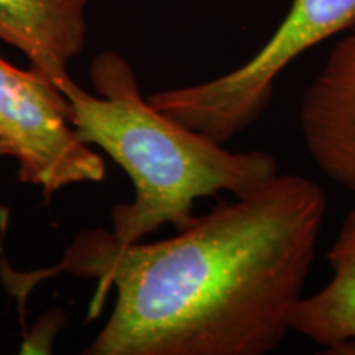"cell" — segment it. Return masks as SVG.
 Here are the masks:
<instances>
[{
    "label": "cell",
    "mask_w": 355,
    "mask_h": 355,
    "mask_svg": "<svg viewBox=\"0 0 355 355\" xmlns=\"http://www.w3.org/2000/svg\"><path fill=\"white\" fill-rule=\"evenodd\" d=\"M326 211L318 183L278 173L166 241L84 230L40 275L96 278L92 314L115 290L84 355H266L291 331Z\"/></svg>",
    "instance_id": "6da1fadb"
},
{
    "label": "cell",
    "mask_w": 355,
    "mask_h": 355,
    "mask_svg": "<svg viewBox=\"0 0 355 355\" xmlns=\"http://www.w3.org/2000/svg\"><path fill=\"white\" fill-rule=\"evenodd\" d=\"M97 96L71 81L61 94L76 135L127 173L130 202L110 209L114 239L140 242L163 225L183 230L196 219L194 202L220 191L242 196L278 175L270 153L229 152L224 145L159 112L141 96L132 64L115 51L97 55L89 66Z\"/></svg>",
    "instance_id": "7a4b0ae2"
},
{
    "label": "cell",
    "mask_w": 355,
    "mask_h": 355,
    "mask_svg": "<svg viewBox=\"0 0 355 355\" xmlns=\"http://www.w3.org/2000/svg\"><path fill=\"white\" fill-rule=\"evenodd\" d=\"M0 139L10 146L19 180L38 186L46 201L58 191L101 183L105 165L68 121V101L33 68L19 69L0 56Z\"/></svg>",
    "instance_id": "3957f363"
},
{
    "label": "cell",
    "mask_w": 355,
    "mask_h": 355,
    "mask_svg": "<svg viewBox=\"0 0 355 355\" xmlns=\"http://www.w3.org/2000/svg\"><path fill=\"white\" fill-rule=\"evenodd\" d=\"M300 128L319 170L355 194V21L301 97Z\"/></svg>",
    "instance_id": "277c9868"
},
{
    "label": "cell",
    "mask_w": 355,
    "mask_h": 355,
    "mask_svg": "<svg viewBox=\"0 0 355 355\" xmlns=\"http://www.w3.org/2000/svg\"><path fill=\"white\" fill-rule=\"evenodd\" d=\"M87 0H0V40L24 53L60 91L86 44Z\"/></svg>",
    "instance_id": "5b68a950"
},
{
    "label": "cell",
    "mask_w": 355,
    "mask_h": 355,
    "mask_svg": "<svg viewBox=\"0 0 355 355\" xmlns=\"http://www.w3.org/2000/svg\"><path fill=\"white\" fill-rule=\"evenodd\" d=\"M327 261L332 278L319 291L301 298L291 331L327 352L355 354V207L340 225Z\"/></svg>",
    "instance_id": "8992f818"
},
{
    "label": "cell",
    "mask_w": 355,
    "mask_h": 355,
    "mask_svg": "<svg viewBox=\"0 0 355 355\" xmlns=\"http://www.w3.org/2000/svg\"><path fill=\"white\" fill-rule=\"evenodd\" d=\"M355 21V0H293L275 33L250 60L242 76L257 91H272L296 58Z\"/></svg>",
    "instance_id": "52a82bcc"
}]
</instances>
